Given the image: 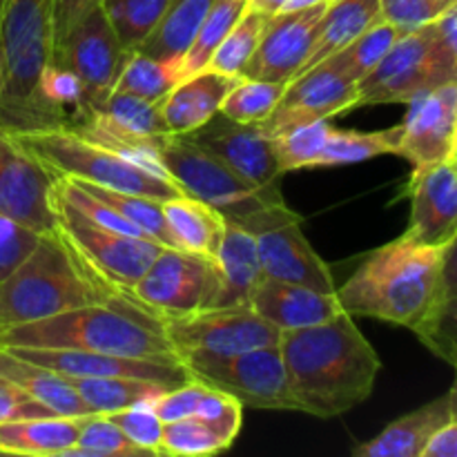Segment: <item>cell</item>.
I'll list each match as a JSON object with an SVG mask.
<instances>
[{"instance_id":"obj_58","label":"cell","mask_w":457,"mask_h":457,"mask_svg":"<svg viewBox=\"0 0 457 457\" xmlns=\"http://www.w3.org/2000/svg\"><path fill=\"white\" fill-rule=\"evenodd\" d=\"M453 161H455V165H457V145H455V154H453Z\"/></svg>"},{"instance_id":"obj_20","label":"cell","mask_w":457,"mask_h":457,"mask_svg":"<svg viewBox=\"0 0 457 457\" xmlns=\"http://www.w3.org/2000/svg\"><path fill=\"white\" fill-rule=\"evenodd\" d=\"M411 219L406 239L445 248L457 235V165L455 161L413 170L409 181Z\"/></svg>"},{"instance_id":"obj_24","label":"cell","mask_w":457,"mask_h":457,"mask_svg":"<svg viewBox=\"0 0 457 457\" xmlns=\"http://www.w3.org/2000/svg\"><path fill=\"white\" fill-rule=\"evenodd\" d=\"M239 76H228L210 67L187 76L170 89L161 101V114L170 134H190L208 123L221 110L223 98L228 96Z\"/></svg>"},{"instance_id":"obj_11","label":"cell","mask_w":457,"mask_h":457,"mask_svg":"<svg viewBox=\"0 0 457 457\" xmlns=\"http://www.w3.org/2000/svg\"><path fill=\"white\" fill-rule=\"evenodd\" d=\"M212 257L181 248H161L145 275L132 288H120V293L163 321L205 311L212 299Z\"/></svg>"},{"instance_id":"obj_37","label":"cell","mask_w":457,"mask_h":457,"mask_svg":"<svg viewBox=\"0 0 457 457\" xmlns=\"http://www.w3.org/2000/svg\"><path fill=\"white\" fill-rule=\"evenodd\" d=\"M248 9L250 0H214L208 16H205L204 25L199 27L195 40H192V45L187 47V52L183 54V79H187V76L196 74V71L208 67L210 58L217 52L219 45L223 43L228 31L239 22V18L244 16Z\"/></svg>"},{"instance_id":"obj_5","label":"cell","mask_w":457,"mask_h":457,"mask_svg":"<svg viewBox=\"0 0 457 457\" xmlns=\"http://www.w3.org/2000/svg\"><path fill=\"white\" fill-rule=\"evenodd\" d=\"M54 0H0V132L52 129L38 80L52 61Z\"/></svg>"},{"instance_id":"obj_21","label":"cell","mask_w":457,"mask_h":457,"mask_svg":"<svg viewBox=\"0 0 457 457\" xmlns=\"http://www.w3.org/2000/svg\"><path fill=\"white\" fill-rule=\"evenodd\" d=\"M302 221L284 223L257 235L262 270L272 279L306 286L320 293H337L333 272L303 237Z\"/></svg>"},{"instance_id":"obj_25","label":"cell","mask_w":457,"mask_h":457,"mask_svg":"<svg viewBox=\"0 0 457 457\" xmlns=\"http://www.w3.org/2000/svg\"><path fill=\"white\" fill-rule=\"evenodd\" d=\"M451 415L449 393L411 413L402 415L388 424L379 436L364 445L355 446L353 455L357 457H422L428 440L436 436L437 428L445 427Z\"/></svg>"},{"instance_id":"obj_35","label":"cell","mask_w":457,"mask_h":457,"mask_svg":"<svg viewBox=\"0 0 457 457\" xmlns=\"http://www.w3.org/2000/svg\"><path fill=\"white\" fill-rule=\"evenodd\" d=\"M400 128L379 129V132H353V129L330 128L326 145L317 159V168L326 165H348L375 159L382 154H397Z\"/></svg>"},{"instance_id":"obj_17","label":"cell","mask_w":457,"mask_h":457,"mask_svg":"<svg viewBox=\"0 0 457 457\" xmlns=\"http://www.w3.org/2000/svg\"><path fill=\"white\" fill-rule=\"evenodd\" d=\"M397 154L411 161L413 170L451 161L457 145V83L420 92L409 101L400 125Z\"/></svg>"},{"instance_id":"obj_55","label":"cell","mask_w":457,"mask_h":457,"mask_svg":"<svg viewBox=\"0 0 457 457\" xmlns=\"http://www.w3.org/2000/svg\"><path fill=\"white\" fill-rule=\"evenodd\" d=\"M284 4V0H250V7L257 9V12H263L266 16H272L277 13Z\"/></svg>"},{"instance_id":"obj_42","label":"cell","mask_w":457,"mask_h":457,"mask_svg":"<svg viewBox=\"0 0 457 457\" xmlns=\"http://www.w3.org/2000/svg\"><path fill=\"white\" fill-rule=\"evenodd\" d=\"M333 125L328 120H315V123L297 125L288 132L275 137L277 159H279L281 172H295L303 168H317L321 150Z\"/></svg>"},{"instance_id":"obj_34","label":"cell","mask_w":457,"mask_h":457,"mask_svg":"<svg viewBox=\"0 0 457 457\" xmlns=\"http://www.w3.org/2000/svg\"><path fill=\"white\" fill-rule=\"evenodd\" d=\"M98 119L105 120L110 128L138 138L165 137L168 125L161 114V103L145 101L128 92H112L98 107L89 110Z\"/></svg>"},{"instance_id":"obj_22","label":"cell","mask_w":457,"mask_h":457,"mask_svg":"<svg viewBox=\"0 0 457 457\" xmlns=\"http://www.w3.org/2000/svg\"><path fill=\"white\" fill-rule=\"evenodd\" d=\"M250 306L279 333L320 326L344 312L337 293H320L266 275L254 288Z\"/></svg>"},{"instance_id":"obj_54","label":"cell","mask_w":457,"mask_h":457,"mask_svg":"<svg viewBox=\"0 0 457 457\" xmlns=\"http://www.w3.org/2000/svg\"><path fill=\"white\" fill-rule=\"evenodd\" d=\"M437 29H440L442 38L445 43L449 45V49L453 52L455 61H457V3L451 9H446L440 18L436 21Z\"/></svg>"},{"instance_id":"obj_44","label":"cell","mask_w":457,"mask_h":457,"mask_svg":"<svg viewBox=\"0 0 457 457\" xmlns=\"http://www.w3.org/2000/svg\"><path fill=\"white\" fill-rule=\"evenodd\" d=\"M436 357L457 366V295H442L427 320L413 330Z\"/></svg>"},{"instance_id":"obj_32","label":"cell","mask_w":457,"mask_h":457,"mask_svg":"<svg viewBox=\"0 0 457 457\" xmlns=\"http://www.w3.org/2000/svg\"><path fill=\"white\" fill-rule=\"evenodd\" d=\"M181 80V62L159 61V58L147 56L138 49H132V52H125L114 89L134 94V96L145 98V101L161 103L168 96L170 89Z\"/></svg>"},{"instance_id":"obj_49","label":"cell","mask_w":457,"mask_h":457,"mask_svg":"<svg viewBox=\"0 0 457 457\" xmlns=\"http://www.w3.org/2000/svg\"><path fill=\"white\" fill-rule=\"evenodd\" d=\"M204 384L196 382V379H190L187 384H181V386L165 391L163 395H159L152 402V406H154L156 415H159L163 424L195 418L196 406H199L201 395H204Z\"/></svg>"},{"instance_id":"obj_15","label":"cell","mask_w":457,"mask_h":457,"mask_svg":"<svg viewBox=\"0 0 457 457\" xmlns=\"http://www.w3.org/2000/svg\"><path fill=\"white\" fill-rule=\"evenodd\" d=\"M187 137L253 186L281 190L279 179L284 172L277 159L275 137L263 132L259 123H237L219 112Z\"/></svg>"},{"instance_id":"obj_56","label":"cell","mask_w":457,"mask_h":457,"mask_svg":"<svg viewBox=\"0 0 457 457\" xmlns=\"http://www.w3.org/2000/svg\"><path fill=\"white\" fill-rule=\"evenodd\" d=\"M320 3H326V0H284L279 12H299V9L315 7V4Z\"/></svg>"},{"instance_id":"obj_2","label":"cell","mask_w":457,"mask_h":457,"mask_svg":"<svg viewBox=\"0 0 457 457\" xmlns=\"http://www.w3.org/2000/svg\"><path fill=\"white\" fill-rule=\"evenodd\" d=\"M0 346L62 348L143 360H179L165 335L163 321L120 290H114L112 302L87 303L45 320L3 328Z\"/></svg>"},{"instance_id":"obj_1","label":"cell","mask_w":457,"mask_h":457,"mask_svg":"<svg viewBox=\"0 0 457 457\" xmlns=\"http://www.w3.org/2000/svg\"><path fill=\"white\" fill-rule=\"evenodd\" d=\"M279 351L295 409L328 420L369 400L382 361L353 315L281 333Z\"/></svg>"},{"instance_id":"obj_30","label":"cell","mask_w":457,"mask_h":457,"mask_svg":"<svg viewBox=\"0 0 457 457\" xmlns=\"http://www.w3.org/2000/svg\"><path fill=\"white\" fill-rule=\"evenodd\" d=\"M212 3L214 0H172L159 25L137 49L159 61L181 62Z\"/></svg>"},{"instance_id":"obj_57","label":"cell","mask_w":457,"mask_h":457,"mask_svg":"<svg viewBox=\"0 0 457 457\" xmlns=\"http://www.w3.org/2000/svg\"><path fill=\"white\" fill-rule=\"evenodd\" d=\"M449 402H451V415H453V420H457V366H455L453 386H451L449 391Z\"/></svg>"},{"instance_id":"obj_40","label":"cell","mask_w":457,"mask_h":457,"mask_svg":"<svg viewBox=\"0 0 457 457\" xmlns=\"http://www.w3.org/2000/svg\"><path fill=\"white\" fill-rule=\"evenodd\" d=\"M147 455L128 440L119 424L103 413L80 420L79 442L62 457H137Z\"/></svg>"},{"instance_id":"obj_51","label":"cell","mask_w":457,"mask_h":457,"mask_svg":"<svg viewBox=\"0 0 457 457\" xmlns=\"http://www.w3.org/2000/svg\"><path fill=\"white\" fill-rule=\"evenodd\" d=\"M101 0H54L52 9V56L61 49L62 40L70 34L71 27L92 12Z\"/></svg>"},{"instance_id":"obj_9","label":"cell","mask_w":457,"mask_h":457,"mask_svg":"<svg viewBox=\"0 0 457 457\" xmlns=\"http://www.w3.org/2000/svg\"><path fill=\"white\" fill-rule=\"evenodd\" d=\"M54 212H56V230L70 248L79 254L80 262L114 290L132 288L163 245L145 237L120 235L89 221L80 214L54 186L52 195Z\"/></svg>"},{"instance_id":"obj_8","label":"cell","mask_w":457,"mask_h":457,"mask_svg":"<svg viewBox=\"0 0 457 457\" xmlns=\"http://www.w3.org/2000/svg\"><path fill=\"white\" fill-rule=\"evenodd\" d=\"M457 83V61L436 22L406 31L357 85L360 105L409 103L420 92Z\"/></svg>"},{"instance_id":"obj_6","label":"cell","mask_w":457,"mask_h":457,"mask_svg":"<svg viewBox=\"0 0 457 457\" xmlns=\"http://www.w3.org/2000/svg\"><path fill=\"white\" fill-rule=\"evenodd\" d=\"M159 154L170 177L186 195L208 204L228 223H235L254 237L284 223L302 221V217L286 205L281 190L253 186L217 156L196 145L187 134L161 137Z\"/></svg>"},{"instance_id":"obj_27","label":"cell","mask_w":457,"mask_h":457,"mask_svg":"<svg viewBox=\"0 0 457 457\" xmlns=\"http://www.w3.org/2000/svg\"><path fill=\"white\" fill-rule=\"evenodd\" d=\"M382 16V0H328L326 12L317 25L315 40L299 74L324 62L339 49L364 34Z\"/></svg>"},{"instance_id":"obj_14","label":"cell","mask_w":457,"mask_h":457,"mask_svg":"<svg viewBox=\"0 0 457 457\" xmlns=\"http://www.w3.org/2000/svg\"><path fill=\"white\" fill-rule=\"evenodd\" d=\"M56 177L9 134L0 132V214L38 235L56 230Z\"/></svg>"},{"instance_id":"obj_52","label":"cell","mask_w":457,"mask_h":457,"mask_svg":"<svg viewBox=\"0 0 457 457\" xmlns=\"http://www.w3.org/2000/svg\"><path fill=\"white\" fill-rule=\"evenodd\" d=\"M422 457H457V420H449L428 440Z\"/></svg>"},{"instance_id":"obj_26","label":"cell","mask_w":457,"mask_h":457,"mask_svg":"<svg viewBox=\"0 0 457 457\" xmlns=\"http://www.w3.org/2000/svg\"><path fill=\"white\" fill-rule=\"evenodd\" d=\"M0 378L21 386L36 402L47 406L54 415H62V418L92 415V411L80 400L79 391L70 378L52 369H45V366L31 364V361L13 355L4 346H0Z\"/></svg>"},{"instance_id":"obj_4","label":"cell","mask_w":457,"mask_h":457,"mask_svg":"<svg viewBox=\"0 0 457 457\" xmlns=\"http://www.w3.org/2000/svg\"><path fill=\"white\" fill-rule=\"evenodd\" d=\"M112 299L114 288L54 230L40 235L36 248L0 281V330Z\"/></svg>"},{"instance_id":"obj_39","label":"cell","mask_w":457,"mask_h":457,"mask_svg":"<svg viewBox=\"0 0 457 457\" xmlns=\"http://www.w3.org/2000/svg\"><path fill=\"white\" fill-rule=\"evenodd\" d=\"M266 22V13L250 7L248 12L239 18V22L228 31V36L223 38V43L219 45L217 52L212 54V58H210L208 62L210 70L221 71V74L228 76H241V70H244L245 62L253 58L254 49H257Z\"/></svg>"},{"instance_id":"obj_46","label":"cell","mask_w":457,"mask_h":457,"mask_svg":"<svg viewBox=\"0 0 457 457\" xmlns=\"http://www.w3.org/2000/svg\"><path fill=\"white\" fill-rule=\"evenodd\" d=\"M152 402L154 400L138 402V404L119 411V413H110V418L119 424L120 431L128 436V440L134 446L145 451L147 455H159L161 437H163V422L156 415Z\"/></svg>"},{"instance_id":"obj_3","label":"cell","mask_w":457,"mask_h":457,"mask_svg":"<svg viewBox=\"0 0 457 457\" xmlns=\"http://www.w3.org/2000/svg\"><path fill=\"white\" fill-rule=\"evenodd\" d=\"M337 297L348 315L415 330L442 297V248L402 235L370 253Z\"/></svg>"},{"instance_id":"obj_23","label":"cell","mask_w":457,"mask_h":457,"mask_svg":"<svg viewBox=\"0 0 457 457\" xmlns=\"http://www.w3.org/2000/svg\"><path fill=\"white\" fill-rule=\"evenodd\" d=\"M214 290L208 308L250 306L254 288L263 279L257 237L228 223L214 253Z\"/></svg>"},{"instance_id":"obj_45","label":"cell","mask_w":457,"mask_h":457,"mask_svg":"<svg viewBox=\"0 0 457 457\" xmlns=\"http://www.w3.org/2000/svg\"><path fill=\"white\" fill-rule=\"evenodd\" d=\"M195 418L212 428L228 446H232L241 431V422H244V404L228 393L205 386Z\"/></svg>"},{"instance_id":"obj_28","label":"cell","mask_w":457,"mask_h":457,"mask_svg":"<svg viewBox=\"0 0 457 457\" xmlns=\"http://www.w3.org/2000/svg\"><path fill=\"white\" fill-rule=\"evenodd\" d=\"M80 420L83 418L49 415V418L0 424V453L62 457L79 442Z\"/></svg>"},{"instance_id":"obj_50","label":"cell","mask_w":457,"mask_h":457,"mask_svg":"<svg viewBox=\"0 0 457 457\" xmlns=\"http://www.w3.org/2000/svg\"><path fill=\"white\" fill-rule=\"evenodd\" d=\"M54 415L47 406L36 402L29 393L22 391L9 379L0 378V424L21 422V420L49 418Z\"/></svg>"},{"instance_id":"obj_47","label":"cell","mask_w":457,"mask_h":457,"mask_svg":"<svg viewBox=\"0 0 457 457\" xmlns=\"http://www.w3.org/2000/svg\"><path fill=\"white\" fill-rule=\"evenodd\" d=\"M457 0H382V16L402 34L436 22Z\"/></svg>"},{"instance_id":"obj_36","label":"cell","mask_w":457,"mask_h":457,"mask_svg":"<svg viewBox=\"0 0 457 457\" xmlns=\"http://www.w3.org/2000/svg\"><path fill=\"white\" fill-rule=\"evenodd\" d=\"M76 186H80L83 190H87L89 195L98 196L101 201H105L107 205L116 210L119 214H123L129 223H134L137 228H141L152 241L161 244L163 248H177L172 235L168 230V223H165L163 214V201L150 199V196L132 195V192H120L112 190V187L94 186V183L80 181V179H71Z\"/></svg>"},{"instance_id":"obj_31","label":"cell","mask_w":457,"mask_h":457,"mask_svg":"<svg viewBox=\"0 0 457 457\" xmlns=\"http://www.w3.org/2000/svg\"><path fill=\"white\" fill-rule=\"evenodd\" d=\"M71 382L85 406L92 413L103 415L119 413L138 402L156 400L165 391H170L163 384L132 378H76Z\"/></svg>"},{"instance_id":"obj_29","label":"cell","mask_w":457,"mask_h":457,"mask_svg":"<svg viewBox=\"0 0 457 457\" xmlns=\"http://www.w3.org/2000/svg\"><path fill=\"white\" fill-rule=\"evenodd\" d=\"M163 214L177 248L214 257L226 228V219L217 210L195 196L181 195L163 201Z\"/></svg>"},{"instance_id":"obj_43","label":"cell","mask_w":457,"mask_h":457,"mask_svg":"<svg viewBox=\"0 0 457 457\" xmlns=\"http://www.w3.org/2000/svg\"><path fill=\"white\" fill-rule=\"evenodd\" d=\"M230 446L201 420L187 418L163 424L159 455L168 457H210L228 451Z\"/></svg>"},{"instance_id":"obj_13","label":"cell","mask_w":457,"mask_h":457,"mask_svg":"<svg viewBox=\"0 0 457 457\" xmlns=\"http://www.w3.org/2000/svg\"><path fill=\"white\" fill-rule=\"evenodd\" d=\"M123 56L125 49L120 47L119 36H116L105 9L98 3L92 12L85 13L71 27L61 49L54 54L49 62H58L79 76L85 87L87 110H94L114 89Z\"/></svg>"},{"instance_id":"obj_16","label":"cell","mask_w":457,"mask_h":457,"mask_svg":"<svg viewBox=\"0 0 457 457\" xmlns=\"http://www.w3.org/2000/svg\"><path fill=\"white\" fill-rule=\"evenodd\" d=\"M357 105V83L333 70L328 62H320L286 85L275 110L259 125L270 137H279L297 125L328 120Z\"/></svg>"},{"instance_id":"obj_7","label":"cell","mask_w":457,"mask_h":457,"mask_svg":"<svg viewBox=\"0 0 457 457\" xmlns=\"http://www.w3.org/2000/svg\"><path fill=\"white\" fill-rule=\"evenodd\" d=\"M13 138L56 179H80L94 186L132 192L156 201L186 195L172 179L159 177L141 165L129 163L123 156L83 138L74 129H40V132L13 134Z\"/></svg>"},{"instance_id":"obj_38","label":"cell","mask_w":457,"mask_h":457,"mask_svg":"<svg viewBox=\"0 0 457 457\" xmlns=\"http://www.w3.org/2000/svg\"><path fill=\"white\" fill-rule=\"evenodd\" d=\"M172 0H101L125 52L137 49L152 34Z\"/></svg>"},{"instance_id":"obj_19","label":"cell","mask_w":457,"mask_h":457,"mask_svg":"<svg viewBox=\"0 0 457 457\" xmlns=\"http://www.w3.org/2000/svg\"><path fill=\"white\" fill-rule=\"evenodd\" d=\"M13 355L45 366L65 378H132L177 388L190 382L186 364L181 360H143V357L110 355V353L62 351V348H9Z\"/></svg>"},{"instance_id":"obj_12","label":"cell","mask_w":457,"mask_h":457,"mask_svg":"<svg viewBox=\"0 0 457 457\" xmlns=\"http://www.w3.org/2000/svg\"><path fill=\"white\" fill-rule=\"evenodd\" d=\"M165 335L179 360L192 355H235L262 346H279L281 333L253 306L205 308L163 320Z\"/></svg>"},{"instance_id":"obj_33","label":"cell","mask_w":457,"mask_h":457,"mask_svg":"<svg viewBox=\"0 0 457 457\" xmlns=\"http://www.w3.org/2000/svg\"><path fill=\"white\" fill-rule=\"evenodd\" d=\"M400 36L402 31L393 22H388L386 18H379L364 34L357 36L353 43H348L337 54L326 58L324 62H328L333 70H337L348 80L360 85L379 65V61L386 56V52Z\"/></svg>"},{"instance_id":"obj_48","label":"cell","mask_w":457,"mask_h":457,"mask_svg":"<svg viewBox=\"0 0 457 457\" xmlns=\"http://www.w3.org/2000/svg\"><path fill=\"white\" fill-rule=\"evenodd\" d=\"M40 235L0 214V281L36 248Z\"/></svg>"},{"instance_id":"obj_18","label":"cell","mask_w":457,"mask_h":457,"mask_svg":"<svg viewBox=\"0 0 457 457\" xmlns=\"http://www.w3.org/2000/svg\"><path fill=\"white\" fill-rule=\"evenodd\" d=\"M326 4L328 0L299 12H277L268 16L257 49L241 70V76L284 85L297 79L312 47Z\"/></svg>"},{"instance_id":"obj_10","label":"cell","mask_w":457,"mask_h":457,"mask_svg":"<svg viewBox=\"0 0 457 457\" xmlns=\"http://www.w3.org/2000/svg\"><path fill=\"white\" fill-rule=\"evenodd\" d=\"M181 361L192 379L237 397L248 409L297 411L279 346L235 355H192Z\"/></svg>"},{"instance_id":"obj_41","label":"cell","mask_w":457,"mask_h":457,"mask_svg":"<svg viewBox=\"0 0 457 457\" xmlns=\"http://www.w3.org/2000/svg\"><path fill=\"white\" fill-rule=\"evenodd\" d=\"M284 87V83H268V80L239 76L235 87L223 98L219 112L230 120H237V123H263L275 110Z\"/></svg>"},{"instance_id":"obj_53","label":"cell","mask_w":457,"mask_h":457,"mask_svg":"<svg viewBox=\"0 0 457 457\" xmlns=\"http://www.w3.org/2000/svg\"><path fill=\"white\" fill-rule=\"evenodd\" d=\"M442 295H457V235L442 248Z\"/></svg>"}]
</instances>
